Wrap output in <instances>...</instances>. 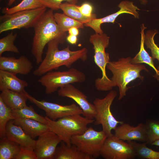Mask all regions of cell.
<instances>
[{
	"instance_id": "cell-30",
	"label": "cell",
	"mask_w": 159,
	"mask_h": 159,
	"mask_svg": "<svg viewBox=\"0 0 159 159\" xmlns=\"http://www.w3.org/2000/svg\"><path fill=\"white\" fill-rule=\"evenodd\" d=\"M17 34L12 32L0 39V56L5 52L19 53V50L14 44Z\"/></svg>"
},
{
	"instance_id": "cell-6",
	"label": "cell",
	"mask_w": 159,
	"mask_h": 159,
	"mask_svg": "<svg viewBox=\"0 0 159 159\" xmlns=\"http://www.w3.org/2000/svg\"><path fill=\"white\" fill-rule=\"evenodd\" d=\"M86 80L84 73L74 68L63 71H50L42 76L38 81L45 88L46 94L56 92L59 88L74 83H82Z\"/></svg>"
},
{
	"instance_id": "cell-5",
	"label": "cell",
	"mask_w": 159,
	"mask_h": 159,
	"mask_svg": "<svg viewBox=\"0 0 159 159\" xmlns=\"http://www.w3.org/2000/svg\"><path fill=\"white\" fill-rule=\"evenodd\" d=\"M110 37L104 33H95L91 35L89 41L93 47L94 62L101 71L102 76L96 79L95 84L98 90L106 91L111 90L113 87L112 80L107 75L106 68L110 61L109 54L105 49L109 44Z\"/></svg>"
},
{
	"instance_id": "cell-36",
	"label": "cell",
	"mask_w": 159,
	"mask_h": 159,
	"mask_svg": "<svg viewBox=\"0 0 159 159\" xmlns=\"http://www.w3.org/2000/svg\"><path fill=\"white\" fill-rule=\"evenodd\" d=\"M67 41L72 44H76L77 38V36L69 35L66 38Z\"/></svg>"
},
{
	"instance_id": "cell-1",
	"label": "cell",
	"mask_w": 159,
	"mask_h": 159,
	"mask_svg": "<svg viewBox=\"0 0 159 159\" xmlns=\"http://www.w3.org/2000/svg\"><path fill=\"white\" fill-rule=\"evenodd\" d=\"M57 40H52L47 44L46 55L39 67L33 72L34 75L41 77L47 73L57 70L62 66L67 68L71 67L72 64L78 60L85 61L87 59L88 50L85 47L72 51L69 46L60 50Z\"/></svg>"
},
{
	"instance_id": "cell-38",
	"label": "cell",
	"mask_w": 159,
	"mask_h": 159,
	"mask_svg": "<svg viewBox=\"0 0 159 159\" xmlns=\"http://www.w3.org/2000/svg\"><path fill=\"white\" fill-rule=\"evenodd\" d=\"M151 145L159 146V140L155 141Z\"/></svg>"
},
{
	"instance_id": "cell-39",
	"label": "cell",
	"mask_w": 159,
	"mask_h": 159,
	"mask_svg": "<svg viewBox=\"0 0 159 159\" xmlns=\"http://www.w3.org/2000/svg\"><path fill=\"white\" fill-rule=\"evenodd\" d=\"M16 0H9L8 5L9 6H10L12 5Z\"/></svg>"
},
{
	"instance_id": "cell-40",
	"label": "cell",
	"mask_w": 159,
	"mask_h": 159,
	"mask_svg": "<svg viewBox=\"0 0 159 159\" xmlns=\"http://www.w3.org/2000/svg\"><path fill=\"white\" fill-rule=\"evenodd\" d=\"M141 3L143 4H146L147 2V0H139Z\"/></svg>"
},
{
	"instance_id": "cell-23",
	"label": "cell",
	"mask_w": 159,
	"mask_h": 159,
	"mask_svg": "<svg viewBox=\"0 0 159 159\" xmlns=\"http://www.w3.org/2000/svg\"><path fill=\"white\" fill-rule=\"evenodd\" d=\"M60 9L66 15L84 24L97 18V15L95 14H93L90 17L83 15L78 9V5L67 2L62 3L60 5Z\"/></svg>"
},
{
	"instance_id": "cell-21",
	"label": "cell",
	"mask_w": 159,
	"mask_h": 159,
	"mask_svg": "<svg viewBox=\"0 0 159 159\" xmlns=\"http://www.w3.org/2000/svg\"><path fill=\"white\" fill-rule=\"evenodd\" d=\"M90 156L83 153L74 145L69 146L63 141L57 147L54 159H92Z\"/></svg>"
},
{
	"instance_id": "cell-27",
	"label": "cell",
	"mask_w": 159,
	"mask_h": 159,
	"mask_svg": "<svg viewBox=\"0 0 159 159\" xmlns=\"http://www.w3.org/2000/svg\"><path fill=\"white\" fill-rule=\"evenodd\" d=\"M44 6L39 0H23L14 7L3 8L2 12L4 14L9 15L20 11L34 9Z\"/></svg>"
},
{
	"instance_id": "cell-10",
	"label": "cell",
	"mask_w": 159,
	"mask_h": 159,
	"mask_svg": "<svg viewBox=\"0 0 159 159\" xmlns=\"http://www.w3.org/2000/svg\"><path fill=\"white\" fill-rule=\"evenodd\" d=\"M100 156L105 159H132L137 157L132 147L113 134L107 137L101 148Z\"/></svg>"
},
{
	"instance_id": "cell-16",
	"label": "cell",
	"mask_w": 159,
	"mask_h": 159,
	"mask_svg": "<svg viewBox=\"0 0 159 159\" xmlns=\"http://www.w3.org/2000/svg\"><path fill=\"white\" fill-rule=\"evenodd\" d=\"M114 135L124 141H139L146 142V130L145 124L140 123L136 126H131L123 122L114 130Z\"/></svg>"
},
{
	"instance_id": "cell-15",
	"label": "cell",
	"mask_w": 159,
	"mask_h": 159,
	"mask_svg": "<svg viewBox=\"0 0 159 159\" xmlns=\"http://www.w3.org/2000/svg\"><path fill=\"white\" fill-rule=\"evenodd\" d=\"M33 68L32 63L25 56L21 55L18 59L13 57L0 56V70L16 74L26 75Z\"/></svg>"
},
{
	"instance_id": "cell-17",
	"label": "cell",
	"mask_w": 159,
	"mask_h": 159,
	"mask_svg": "<svg viewBox=\"0 0 159 159\" xmlns=\"http://www.w3.org/2000/svg\"><path fill=\"white\" fill-rule=\"evenodd\" d=\"M6 137L20 146L34 149L36 140L31 138L19 126L15 124L13 120L9 121L6 127Z\"/></svg>"
},
{
	"instance_id": "cell-35",
	"label": "cell",
	"mask_w": 159,
	"mask_h": 159,
	"mask_svg": "<svg viewBox=\"0 0 159 159\" xmlns=\"http://www.w3.org/2000/svg\"><path fill=\"white\" fill-rule=\"evenodd\" d=\"M78 8L80 12L86 16L90 17L93 14L92 13V7L88 3H84L80 6H78Z\"/></svg>"
},
{
	"instance_id": "cell-11",
	"label": "cell",
	"mask_w": 159,
	"mask_h": 159,
	"mask_svg": "<svg viewBox=\"0 0 159 159\" xmlns=\"http://www.w3.org/2000/svg\"><path fill=\"white\" fill-rule=\"evenodd\" d=\"M26 94L28 100L44 111L46 116L52 120L55 121L67 116L83 114L81 108L74 103L68 105H61L44 100H39L26 92Z\"/></svg>"
},
{
	"instance_id": "cell-31",
	"label": "cell",
	"mask_w": 159,
	"mask_h": 159,
	"mask_svg": "<svg viewBox=\"0 0 159 159\" xmlns=\"http://www.w3.org/2000/svg\"><path fill=\"white\" fill-rule=\"evenodd\" d=\"M158 33V32L156 30L147 31L145 34L144 44L147 49L150 50L153 60L156 59L159 62V47L156 44L154 40L155 35ZM157 68L159 71V65Z\"/></svg>"
},
{
	"instance_id": "cell-12",
	"label": "cell",
	"mask_w": 159,
	"mask_h": 159,
	"mask_svg": "<svg viewBox=\"0 0 159 159\" xmlns=\"http://www.w3.org/2000/svg\"><path fill=\"white\" fill-rule=\"evenodd\" d=\"M58 95L74 100L82 110V115L86 118L94 119L96 112L95 106L88 101L87 96L72 84L67 85L59 89Z\"/></svg>"
},
{
	"instance_id": "cell-26",
	"label": "cell",
	"mask_w": 159,
	"mask_h": 159,
	"mask_svg": "<svg viewBox=\"0 0 159 159\" xmlns=\"http://www.w3.org/2000/svg\"><path fill=\"white\" fill-rule=\"evenodd\" d=\"M54 16L59 29L63 32H66L72 27H76L78 29H83L84 28V24L64 13H54Z\"/></svg>"
},
{
	"instance_id": "cell-2",
	"label": "cell",
	"mask_w": 159,
	"mask_h": 159,
	"mask_svg": "<svg viewBox=\"0 0 159 159\" xmlns=\"http://www.w3.org/2000/svg\"><path fill=\"white\" fill-rule=\"evenodd\" d=\"M53 11L50 9L46 11L33 27L34 33L32 53L37 64L42 61L43 50L48 42L56 39L62 44L66 39V33L60 30L55 21Z\"/></svg>"
},
{
	"instance_id": "cell-3",
	"label": "cell",
	"mask_w": 159,
	"mask_h": 159,
	"mask_svg": "<svg viewBox=\"0 0 159 159\" xmlns=\"http://www.w3.org/2000/svg\"><path fill=\"white\" fill-rule=\"evenodd\" d=\"M131 59L130 57L120 58L117 61H110L107 66L112 74L110 79L113 87L117 86L119 88V100L126 95L129 88L127 85L130 82L137 78L143 80V77L140 74L142 71L148 72L145 65L132 63Z\"/></svg>"
},
{
	"instance_id": "cell-29",
	"label": "cell",
	"mask_w": 159,
	"mask_h": 159,
	"mask_svg": "<svg viewBox=\"0 0 159 159\" xmlns=\"http://www.w3.org/2000/svg\"><path fill=\"white\" fill-rule=\"evenodd\" d=\"M16 118L13 115L11 110L6 106L0 97V138L6 137V127L7 122Z\"/></svg>"
},
{
	"instance_id": "cell-8",
	"label": "cell",
	"mask_w": 159,
	"mask_h": 159,
	"mask_svg": "<svg viewBox=\"0 0 159 159\" xmlns=\"http://www.w3.org/2000/svg\"><path fill=\"white\" fill-rule=\"evenodd\" d=\"M47 8H41L0 16V33L7 31L33 27L44 14Z\"/></svg>"
},
{
	"instance_id": "cell-13",
	"label": "cell",
	"mask_w": 159,
	"mask_h": 159,
	"mask_svg": "<svg viewBox=\"0 0 159 159\" xmlns=\"http://www.w3.org/2000/svg\"><path fill=\"white\" fill-rule=\"evenodd\" d=\"M38 137L34 149L37 159H54L57 145L62 141L61 140L49 130Z\"/></svg>"
},
{
	"instance_id": "cell-32",
	"label": "cell",
	"mask_w": 159,
	"mask_h": 159,
	"mask_svg": "<svg viewBox=\"0 0 159 159\" xmlns=\"http://www.w3.org/2000/svg\"><path fill=\"white\" fill-rule=\"evenodd\" d=\"M147 133L146 143L151 144L159 140V121L150 120L145 124Z\"/></svg>"
},
{
	"instance_id": "cell-20",
	"label": "cell",
	"mask_w": 159,
	"mask_h": 159,
	"mask_svg": "<svg viewBox=\"0 0 159 159\" xmlns=\"http://www.w3.org/2000/svg\"><path fill=\"white\" fill-rule=\"evenodd\" d=\"M1 91L0 97L11 110L26 106V102L28 99L26 92L24 93H21L8 89H4Z\"/></svg>"
},
{
	"instance_id": "cell-28",
	"label": "cell",
	"mask_w": 159,
	"mask_h": 159,
	"mask_svg": "<svg viewBox=\"0 0 159 159\" xmlns=\"http://www.w3.org/2000/svg\"><path fill=\"white\" fill-rule=\"evenodd\" d=\"M13 115L15 118H23L34 120L44 124H47V121L43 117L36 112L31 105H27L23 107L11 110Z\"/></svg>"
},
{
	"instance_id": "cell-14",
	"label": "cell",
	"mask_w": 159,
	"mask_h": 159,
	"mask_svg": "<svg viewBox=\"0 0 159 159\" xmlns=\"http://www.w3.org/2000/svg\"><path fill=\"white\" fill-rule=\"evenodd\" d=\"M118 7L120 9L117 12L102 18L94 19L89 22L84 24V26L91 28L96 33L102 34L103 32L101 28V24L105 23H114L116 18L121 14H130L135 18H139V14L137 10L139 9L132 2L122 1L119 4Z\"/></svg>"
},
{
	"instance_id": "cell-4",
	"label": "cell",
	"mask_w": 159,
	"mask_h": 159,
	"mask_svg": "<svg viewBox=\"0 0 159 159\" xmlns=\"http://www.w3.org/2000/svg\"><path fill=\"white\" fill-rule=\"evenodd\" d=\"M45 117L49 130L55 133L62 141L69 146L72 145L71 139L73 136L82 134L88 127V125L95 121L94 119H89L77 114L67 116L55 121L46 116Z\"/></svg>"
},
{
	"instance_id": "cell-18",
	"label": "cell",
	"mask_w": 159,
	"mask_h": 159,
	"mask_svg": "<svg viewBox=\"0 0 159 159\" xmlns=\"http://www.w3.org/2000/svg\"><path fill=\"white\" fill-rule=\"evenodd\" d=\"M28 86L27 82L17 77L16 74L0 70V90L8 89L18 92L25 93V89Z\"/></svg>"
},
{
	"instance_id": "cell-24",
	"label": "cell",
	"mask_w": 159,
	"mask_h": 159,
	"mask_svg": "<svg viewBox=\"0 0 159 159\" xmlns=\"http://www.w3.org/2000/svg\"><path fill=\"white\" fill-rule=\"evenodd\" d=\"M20 146L6 137L0 138V159H15Z\"/></svg>"
},
{
	"instance_id": "cell-34",
	"label": "cell",
	"mask_w": 159,
	"mask_h": 159,
	"mask_svg": "<svg viewBox=\"0 0 159 159\" xmlns=\"http://www.w3.org/2000/svg\"><path fill=\"white\" fill-rule=\"evenodd\" d=\"M15 159H37L34 149L20 146L19 153Z\"/></svg>"
},
{
	"instance_id": "cell-33",
	"label": "cell",
	"mask_w": 159,
	"mask_h": 159,
	"mask_svg": "<svg viewBox=\"0 0 159 159\" xmlns=\"http://www.w3.org/2000/svg\"><path fill=\"white\" fill-rule=\"evenodd\" d=\"M43 6L48 8L53 11L60 9V6L62 2L66 1L69 3L76 4L79 0H39Z\"/></svg>"
},
{
	"instance_id": "cell-22",
	"label": "cell",
	"mask_w": 159,
	"mask_h": 159,
	"mask_svg": "<svg viewBox=\"0 0 159 159\" xmlns=\"http://www.w3.org/2000/svg\"><path fill=\"white\" fill-rule=\"evenodd\" d=\"M146 28L144 24H142L141 26V39L140 49L135 56L131 59V61L132 63L134 64L145 63L148 64L155 71L156 73L154 77L159 80V71L155 67L152 57L149 55L144 47L145 34L144 31Z\"/></svg>"
},
{
	"instance_id": "cell-25",
	"label": "cell",
	"mask_w": 159,
	"mask_h": 159,
	"mask_svg": "<svg viewBox=\"0 0 159 159\" xmlns=\"http://www.w3.org/2000/svg\"><path fill=\"white\" fill-rule=\"evenodd\" d=\"M133 148L137 157L143 159H159V151L148 147L146 142L139 143L134 141H128Z\"/></svg>"
},
{
	"instance_id": "cell-37",
	"label": "cell",
	"mask_w": 159,
	"mask_h": 159,
	"mask_svg": "<svg viewBox=\"0 0 159 159\" xmlns=\"http://www.w3.org/2000/svg\"><path fill=\"white\" fill-rule=\"evenodd\" d=\"M69 35L77 36L79 34L78 29L76 27H72L68 30Z\"/></svg>"
},
{
	"instance_id": "cell-7",
	"label": "cell",
	"mask_w": 159,
	"mask_h": 159,
	"mask_svg": "<svg viewBox=\"0 0 159 159\" xmlns=\"http://www.w3.org/2000/svg\"><path fill=\"white\" fill-rule=\"evenodd\" d=\"M117 95L116 91L112 90L104 97L96 98L93 102L96 112L94 125H101L102 130L108 137L113 135L112 130H114L118 125L124 122L116 119L111 110L112 104Z\"/></svg>"
},
{
	"instance_id": "cell-19",
	"label": "cell",
	"mask_w": 159,
	"mask_h": 159,
	"mask_svg": "<svg viewBox=\"0 0 159 159\" xmlns=\"http://www.w3.org/2000/svg\"><path fill=\"white\" fill-rule=\"evenodd\" d=\"M13 120L15 124L20 126L26 134L33 139L49 130L46 124L34 120L19 118Z\"/></svg>"
},
{
	"instance_id": "cell-9",
	"label": "cell",
	"mask_w": 159,
	"mask_h": 159,
	"mask_svg": "<svg viewBox=\"0 0 159 159\" xmlns=\"http://www.w3.org/2000/svg\"><path fill=\"white\" fill-rule=\"evenodd\" d=\"M107 137L102 130L97 131L90 127L82 134L73 136L71 143L76 145L80 151L93 159L100 156L102 146Z\"/></svg>"
}]
</instances>
